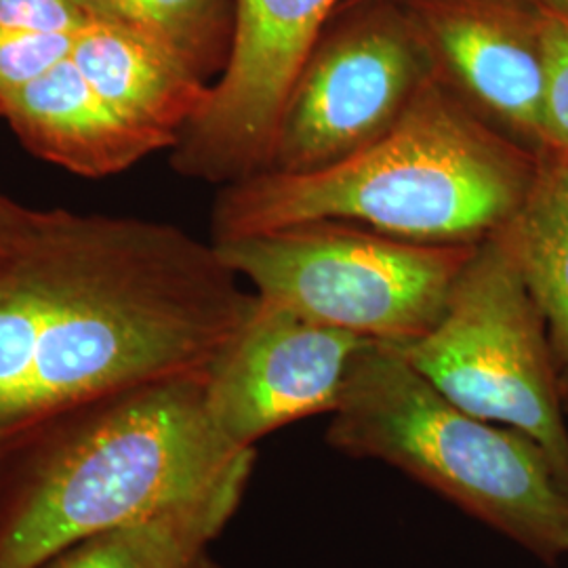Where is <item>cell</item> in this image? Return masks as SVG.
I'll list each match as a JSON object with an SVG mask.
<instances>
[{"mask_svg":"<svg viewBox=\"0 0 568 568\" xmlns=\"http://www.w3.org/2000/svg\"><path fill=\"white\" fill-rule=\"evenodd\" d=\"M257 295L215 244L26 209L0 243V443L133 387L206 375Z\"/></svg>","mask_w":568,"mask_h":568,"instance_id":"6da1fadb","label":"cell"},{"mask_svg":"<svg viewBox=\"0 0 568 568\" xmlns=\"http://www.w3.org/2000/svg\"><path fill=\"white\" fill-rule=\"evenodd\" d=\"M255 448L213 422L204 375L133 387L0 443V568H37L110 528L166 516L230 523Z\"/></svg>","mask_w":568,"mask_h":568,"instance_id":"7a4b0ae2","label":"cell"},{"mask_svg":"<svg viewBox=\"0 0 568 568\" xmlns=\"http://www.w3.org/2000/svg\"><path fill=\"white\" fill-rule=\"evenodd\" d=\"M537 166L539 154L434 77L386 135L344 161L224 185L213 243L305 222H349L417 243L476 244L520 211Z\"/></svg>","mask_w":568,"mask_h":568,"instance_id":"3957f363","label":"cell"},{"mask_svg":"<svg viewBox=\"0 0 568 568\" xmlns=\"http://www.w3.org/2000/svg\"><path fill=\"white\" fill-rule=\"evenodd\" d=\"M326 443L400 469L549 567L568 560V487L548 453L453 405L398 345L358 349Z\"/></svg>","mask_w":568,"mask_h":568,"instance_id":"277c9868","label":"cell"},{"mask_svg":"<svg viewBox=\"0 0 568 568\" xmlns=\"http://www.w3.org/2000/svg\"><path fill=\"white\" fill-rule=\"evenodd\" d=\"M213 244L265 302L405 345L440 321L478 243H417L349 222H305Z\"/></svg>","mask_w":568,"mask_h":568,"instance_id":"5b68a950","label":"cell"},{"mask_svg":"<svg viewBox=\"0 0 568 568\" xmlns=\"http://www.w3.org/2000/svg\"><path fill=\"white\" fill-rule=\"evenodd\" d=\"M398 347L453 405L532 438L568 487L567 413L548 333L501 232L474 246L440 321Z\"/></svg>","mask_w":568,"mask_h":568,"instance_id":"8992f818","label":"cell"},{"mask_svg":"<svg viewBox=\"0 0 568 568\" xmlns=\"http://www.w3.org/2000/svg\"><path fill=\"white\" fill-rule=\"evenodd\" d=\"M434 77L403 0L342 2L284 102L265 171L344 161L386 135Z\"/></svg>","mask_w":568,"mask_h":568,"instance_id":"52a82bcc","label":"cell"},{"mask_svg":"<svg viewBox=\"0 0 568 568\" xmlns=\"http://www.w3.org/2000/svg\"><path fill=\"white\" fill-rule=\"evenodd\" d=\"M344 0H234L230 55L173 148L183 178L243 182L267 169L284 102Z\"/></svg>","mask_w":568,"mask_h":568,"instance_id":"ba28073f","label":"cell"},{"mask_svg":"<svg viewBox=\"0 0 568 568\" xmlns=\"http://www.w3.org/2000/svg\"><path fill=\"white\" fill-rule=\"evenodd\" d=\"M366 342L257 297L204 375L209 413L248 448L281 427L333 415Z\"/></svg>","mask_w":568,"mask_h":568,"instance_id":"9c48e42d","label":"cell"},{"mask_svg":"<svg viewBox=\"0 0 568 568\" xmlns=\"http://www.w3.org/2000/svg\"><path fill=\"white\" fill-rule=\"evenodd\" d=\"M434 72L488 124L544 152L546 30L530 0H403Z\"/></svg>","mask_w":568,"mask_h":568,"instance_id":"30bf717a","label":"cell"},{"mask_svg":"<svg viewBox=\"0 0 568 568\" xmlns=\"http://www.w3.org/2000/svg\"><path fill=\"white\" fill-rule=\"evenodd\" d=\"M0 116L32 154L91 180L116 175L159 150L173 148L171 140L116 112L72 58L2 95Z\"/></svg>","mask_w":568,"mask_h":568,"instance_id":"8fae6325","label":"cell"},{"mask_svg":"<svg viewBox=\"0 0 568 568\" xmlns=\"http://www.w3.org/2000/svg\"><path fill=\"white\" fill-rule=\"evenodd\" d=\"M72 61L126 121L171 140L173 148L211 89L159 42L102 21H89L77 34Z\"/></svg>","mask_w":568,"mask_h":568,"instance_id":"7c38bea8","label":"cell"},{"mask_svg":"<svg viewBox=\"0 0 568 568\" xmlns=\"http://www.w3.org/2000/svg\"><path fill=\"white\" fill-rule=\"evenodd\" d=\"M541 312L568 417V159L541 152L527 201L499 230Z\"/></svg>","mask_w":568,"mask_h":568,"instance_id":"4fadbf2b","label":"cell"},{"mask_svg":"<svg viewBox=\"0 0 568 568\" xmlns=\"http://www.w3.org/2000/svg\"><path fill=\"white\" fill-rule=\"evenodd\" d=\"M89 21L138 32L213 84L225 68L234 0H72Z\"/></svg>","mask_w":568,"mask_h":568,"instance_id":"5bb4252c","label":"cell"},{"mask_svg":"<svg viewBox=\"0 0 568 568\" xmlns=\"http://www.w3.org/2000/svg\"><path fill=\"white\" fill-rule=\"evenodd\" d=\"M227 523L166 516L81 539L37 568H222L211 554Z\"/></svg>","mask_w":568,"mask_h":568,"instance_id":"9a60e30c","label":"cell"},{"mask_svg":"<svg viewBox=\"0 0 568 568\" xmlns=\"http://www.w3.org/2000/svg\"><path fill=\"white\" fill-rule=\"evenodd\" d=\"M77 34L0 28V98L41 79L72 58Z\"/></svg>","mask_w":568,"mask_h":568,"instance_id":"2e32d148","label":"cell"},{"mask_svg":"<svg viewBox=\"0 0 568 568\" xmlns=\"http://www.w3.org/2000/svg\"><path fill=\"white\" fill-rule=\"evenodd\" d=\"M546 91L544 152L568 159V18L544 9Z\"/></svg>","mask_w":568,"mask_h":568,"instance_id":"e0dca14e","label":"cell"},{"mask_svg":"<svg viewBox=\"0 0 568 568\" xmlns=\"http://www.w3.org/2000/svg\"><path fill=\"white\" fill-rule=\"evenodd\" d=\"M87 23L72 0H0V28L79 34Z\"/></svg>","mask_w":568,"mask_h":568,"instance_id":"ac0fdd59","label":"cell"},{"mask_svg":"<svg viewBox=\"0 0 568 568\" xmlns=\"http://www.w3.org/2000/svg\"><path fill=\"white\" fill-rule=\"evenodd\" d=\"M23 211H26V206L13 203L0 194V243L13 230V225L20 222Z\"/></svg>","mask_w":568,"mask_h":568,"instance_id":"d6986e66","label":"cell"},{"mask_svg":"<svg viewBox=\"0 0 568 568\" xmlns=\"http://www.w3.org/2000/svg\"><path fill=\"white\" fill-rule=\"evenodd\" d=\"M344 2H361V0H344ZM535 4H539L541 9L558 13V16H567L568 18V0H530Z\"/></svg>","mask_w":568,"mask_h":568,"instance_id":"ffe728a7","label":"cell"}]
</instances>
